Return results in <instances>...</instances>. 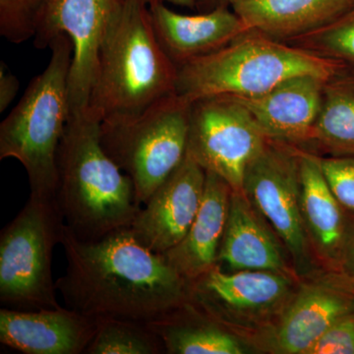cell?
I'll return each instance as SVG.
<instances>
[{"label":"cell","mask_w":354,"mask_h":354,"mask_svg":"<svg viewBox=\"0 0 354 354\" xmlns=\"http://www.w3.org/2000/svg\"><path fill=\"white\" fill-rule=\"evenodd\" d=\"M148 6L158 41L177 67L215 53L251 32L227 6L198 15L176 12L160 1Z\"/></svg>","instance_id":"2e32d148"},{"label":"cell","mask_w":354,"mask_h":354,"mask_svg":"<svg viewBox=\"0 0 354 354\" xmlns=\"http://www.w3.org/2000/svg\"><path fill=\"white\" fill-rule=\"evenodd\" d=\"M328 79L304 74L286 79L264 94L234 97L243 104L268 139L283 143L308 142L320 113Z\"/></svg>","instance_id":"9a60e30c"},{"label":"cell","mask_w":354,"mask_h":354,"mask_svg":"<svg viewBox=\"0 0 354 354\" xmlns=\"http://www.w3.org/2000/svg\"><path fill=\"white\" fill-rule=\"evenodd\" d=\"M97 330L85 354H162L164 344L148 323L97 319Z\"/></svg>","instance_id":"603a6c76"},{"label":"cell","mask_w":354,"mask_h":354,"mask_svg":"<svg viewBox=\"0 0 354 354\" xmlns=\"http://www.w3.org/2000/svg\"><path fill=\"white\" fill-rule=\"evenodd\" d=\"M212 3L215 4L216 7L221 6H227V3H230L232 0H208Z\"/></svg>","instance_id":"4dcf8cb0"},{"label":"cell","mask_w":354,"mask_h":354,"mask_svg":"<svg viewBox=\"0 0 354 354\" xmlns=\"http://www.w3.org/2000/svg\"><path fill=\"white\" fill-rule=\"evenodd\" d=\"M177 66L153 30L147 0H124L100 53L86 113L102 122L137 115L176 94Z\"/></svg>","instance_id":"3957f363"},{"label":"cell","mask_w":354,"mask_h":354,"mask_svg":"<svg viewBox=\"0 0 354 354\" xmlns=\"http://www.w3.org/2000/svg\"><path fill=\"white\" fill-rule=\"evenodd\" d=\"M48 0H0V35L12 44L34 38L39 14Z\"/></svg>","instance_id":"d4e9b609"},{"label":"cell","mask_w":354,"mask_h":354,"mask_svg":"<svg viewBox=\"0 0 354 354\" xmlns=\"http://www.w3.org/2000/svg\"><path fill=\"white\" fill-rule=\"evenodd\" d=\"M291 274L223 271L218 265L192 281V302L221 325L264 322L281 314L295 295Z\"/></svg>","instance_id":"8fae6325"},{"label":"cell","mask_w":354,"mask_h":354,"mask_svg":"<svg viewBox=\"0 0 354 354\" xmlns=\"http://www.w3.org/2000/svg\"><path fill=\"white\" fill-rule=\"evenodd\" d=\"M48 48V66L0 124V160L12 158L22 164L31 194L57 198L58 150L70 118L73 44L66 35H59Z\"/></svg>","instance_id":"277c9868"},{"label":"cell","mask_w":354,"mask_h":354,"mask_svg":"<svg viewBox=\"0 0 354 354\" xmlns=\"http://www.w3.org/2000/svg\"><path fill=\"white\" fill-rule=\"evenodd\" d=\"M344 67L251 31L177 67L176 95L191 104L216 95L257 97L290 77L311 74L329 79Z\"/></svg>","instance_id":"5b68a950"},{"label":"cell","mask_w":354,"mask_h":354,"mask_svg":"<svg viewBox=\"0 0 354 354\" xmlns=\"http://www.w3.org/2000/svg\"><path fill=\"white\" fill-rule=\"evenodd\" d=\"M191 102L174 94L137 115L101 122L109 158L131 179L143 206L187 155Z\"/></svg>","instance_id":"8992f818"},{"label":"cell","mask_w":354,"mask_h":354,"mask_svg":"<svg viewBox=\"0 0 354 354\" xmlns=\"http://www.w3.org/2000/svg\"><path fill=\"white\" fill-rule=\"evenodd\" d=\"M267 141L252 114L235 97L216 95L192 102L187 153L232 190H242L247 167Z\"/></svg>","instance_id":"9c48e42d"},{"label":"cell","mask_w":354,"mask_h":354,"mask_svg":"<svg viewBox=\"0 0 354 354\" xmlns=\"http://www.w3.org/2000/svg\"><path fill=\"white\" fill-rule=\"evenodd\" d=\"M65 223L57 198L30 194L25 206L0 234V304L36 311L62 306L53 281V251Z\"/></svg>","instance_id":"52a82bcc"},{"label":"cell","mask_w":354,"mask_h":354,"mask_svg":"<svg viewBox=\"0 0 354 354\" xmlns=\"http://www.w3.org/2000/svg\"><path fill=\"white\" fill-rule=\"evenodd\" d=\"M337 269L342 272L344 278L354 283V221H348V234Z\"/></svg>","instance_id":"f1b7e54d"},{"label":"cell","mask_w":354,"mask_h":354,"mask_svg":"<svg viewBox=\"0 0 354 354\" xmlns=\"http://www.w3.org/2000/svg\"><path fill=\"white\" fill-rule=\"evenodd\" d=\"M204 196L196 218L183 241L162 254L180 276L196 281L218 265V252L230 213L232 188L211 171H206Z\"/></svg>","instance_id":"ac0fdd59"},{"label":"cell","mask_w":354,"mask_h":354,"mask_svg":"<svg viewBox=\"0 0 354 354\" xmlns=\"http://www.w3.org/2000/svg\"><path fill=\"white\" fill-rule=\"evenodd\" d=\"M124 0H48L39 14L34 36L39 50L59 35L73 44L70 66V116L86 113L94 87L102 44Z\"/></svg>","instance_id":"30bf717a"},{"label":"cell","mask_w":354,"mask_h":354,"mask_svg":"<svg viewBox=\"0 0 354 354\" xmlns=\"http://www.w3.org/2000/svg\"><path fill=\"white\" fill-rule=\"evenodd\" d=\"M20 82L6 64H0V111L3 113L15 99L19 91Z\"/></svg>","instance_id":"83f0119b"},{"label":"cell","mask_w":354,"mask_h":354,"mask_svg":"<svg viewBox=\"0 0 354 354\" xmlns=\"http://www.w3.org/2000/svg\"><path fill=\"white\" fill-rule=\"evenodd\" d=\"M206 174L187 153L183 164L141 207L130 225L144 246L162 255L183 241L201 206Z\"/></svg>","instance_id":"7c38bea8"},{"label":"cell","mask_w":354,"mask_h":354,"mask_svg":"<svg viewBox=\"0 0 354 354\" xmlns=\"http://www.w3.org/2000/svg\"><path fill=\"white\" fill-rule=\"evenodd\" d=\"M308 142L334 157H354V70L344 67L326 81Z\"/></svg>","instance_id":"7402d4cb"},{"label":"cell","mask_w":354,"mask_h":354,"mask_svg":"<svg viewBox=\"0 0 354 354\" xmlns=\"http://www.w3.org/2000/svg\"><path fill=\"white\" fill-rule=\"evenodd\" d=\"M299 158L300 205L310 244L319 261L337 269L348 234L344 209L326 180L316 156L299 150Z\"/></svg>","instance_id":"d6986e66"},{"label":"cell","mask_w":354,"mask_h":354,"mask_svg":"<svg viewBox=\"0 0 354 354\" xmlns=\"http://www.w3.org/2000/svg\"><path fill=\"white\" fill-rule=\"evenodd\" d=\"M57 203L65 227L79 241H95L130 227L141 209L134 185L109 158L101 122L70 116L57 155Z\"/></svg>","instance_id":"7a4b0ae2"},{"label":"cell","mask_w":354,"mask_h":354,"mask_svg":"<svg viewBox=\"0 0 354 354\" xmlns=\"http://www.w3.org/2000/svg\"><path fill=\"white\" fill-rule=\"evenodd\" d=\"M62 244L66 271L57 291L66 307L84 315L150 323L192 302V281L129 227L82 241L65 227Z\"/></svg>","instance_id":"6da1fadb"},{"label":"cell","mask_w":354,"mask_h":354,"mask_svg":"<svg viewBox=\"0 0 354 354\" xmlns=\"http://www.w3.org/2000/svg\"><path fill=\"white\" fill-rule=\"evenodd\" d=\"M354 0H232L247 27L274 41L288 43L329 24Z\"/></svg>","instance_id":"ffe728a7"},{"label":"cell","mask_w":354,"mask_h":354,"mask_svg":"<svg viewBox=\"0 0 354 354\" xmlns=\"http://www.w3.org/2000/svg\"><path fill=\"white\" fill-rule=\"evenodd\" d=\"M288 256L278 235L243 191H232L227 227L218 252L221 269L291 274Z\"/></svg>","instance_id":"e0dca14e"},{"label":"cell","mask_w":354,"mask_h":354,"mask_svg":"<svg viewBox=\"0 0 354 354\" xmlns=\"http://www.w3.org/2000/svg\"><path fill=\"white\" fill-rule=\"evenodd\" d=\"M307 354H354V310L337 319Z\"/></svg>","instance_id":"4316f807"},{"label":"cell","mask_w":354,"mask_h":354,"mask_svg":"<svg viewBox=\"0 0 354 354\" xmlns=\"http://www.w3.org/2000/svg\"><path fill=\"white\" fill-rule=\"evenodd\" d=\"M242 191L264 216L288 251L297 276L316 268L300 205L299 149L268 139L247 167Z\"/></svg>","instance_id":"ba28073f"},{"label":"cell","mask_w":354,"mask_h":354,"mask_svg":"<svg viewBox=\"0 0 354 354\" xmlns=\"http://www.w3.org/2000/svg\"><path fill=\"white\" fill-rule=\"evenodd\" d=\"M316 158L337 201L344 211L354 214V157Z\"/></svg>","instance_id":"484cf974"},{"label":"cell","mask_w":354,"mask_h":354,"mask_svg":"<svg viewBox=\"0 0 354 354\" xmlns=\"http://www.w3.org/2000/svg\"><path fill=\"white\" fill-rule=\"evenodd\" d=\"M169 354H243L246 349L225 326L190 302L148 323Z\"/></svg>","instance_id":"44dd1931"},{"label":"cell","mask_w":354,"mask_h":354,"mask_svg":"<svg viewBox=\"0 0 354 354\" xmlns=\"http://www.w3.org/2000/svg\"><path fill=\"white\" fill-rule=\"evenodd\" d=\"M286 44L354 70V1L329 24Z\"/></svg>","instance_id":"cb8c5ba5"},{"label":"cell","mask_w":354,"mask_h":354,"mask_svg":"<svg viewBox=\"0 0 354 354\" xmlns=\"http://www.w3.org/2000/svg\"><path fill=\"white\" fill-rule=\"evenodd\" d=\"M157 1L164 2V3L165 2H169V3L174 4V6L188 7V8H192L196 3V0H147V3L149 6V4Z\"/></svg>","instance_id":"f546056e"},{"label":"cell","mask_w":354,"mask_h":354,"mask_svg":"<svg viewBox=\"0 0 354 354\" xmlns=\"http://www.w3.org/2000/svg\"><path fill=\"white\" fill-rule=\"evenodd\" d=\"M97 319L60 306L36 311L0 309V342L25 354H85Z\"/></svg>","instance_id":"5bb4252c"},{"label":"cell","mask_w":354,"mask_h":354,"mask_svg":"<svg viewBox=\"0 0 354 354\" xmlns=\"http://www.w3.org/2000/svg\"><path fill=\"white\" fill-rule=\"evenodd\" d=\"M354 310V295L333 279H319L297 291L268 337L274 353L307 354L326 330Z\"/></svg>","instance_id":"4fadbf2b"}]
</instances>
